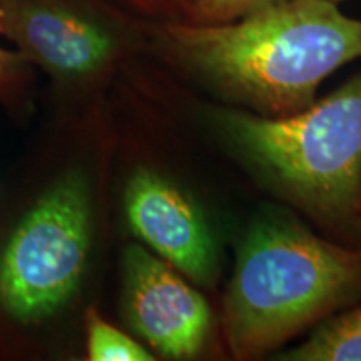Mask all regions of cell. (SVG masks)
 I'll return each mask as SVG.
<instances>
[{
    "instance_id": "7",
    "label": "cell",
    "mask_w": 361,
    "mask_h": 361,
    "mask_svg": "<svg viewBox=\"0 0 361 361\" xmlns=\"http://www.w3.org/2000/svg\"><path fill=\"white\" fill-rule=\"evenodd\" d=\"M124 209L147 250L196 286H214L219 245L206 214L179 184L154 169H135L124 188Z\"/></svg>"
},
{
    "instance_id": "2",
    "label": "cell",
    "mask_w": 361,
    "mask_h": 361,
    "mask_svg": "<svg viewBox=\"0 0 361 361\" xmlns=\"http://www.w3.org/2000/svg\"><path fill=\"white\" fill-rule=\"evenodd\" d=\"M361 300V247L311 231L283 207H266L238 247L221 326L236 360L273 353Z\"/></svg>"
},
{
    "instance_id": "13",
    "label": "cell",
    "mask_w": 361,
    "mask_h": 361,
    "mask_svg": "<svg viewBox=\"0 0 361 361\" xmlns=\"http://www.w3.org/2000/svg\"><path fill=\"white\" fill-rule=\"evenodd\" d=\"M329 2H335V4H340V2H345V0H329Z\"/></svg>"
},
{
    "instance_id": "5",
    "label": "cell",
    "mask_w": 361,
    "mask_h": 361,
    "mask_svg": "<svg viewBox=\"0 0 361 361\" xmlns=\"http://www.w3.org/2000/svg\"><path fill=\"white\" fill-rule=\"evenodd\" d=\"M92 191L82 171L61 174L34 202L0 258V306L34 324L78 293L89 263Z\"/></svg>"
},
{
    "instance_id": "12",
    "label": "cell",
    "mask_w": 361,
    "mask_h": 361,
    "mask_svg": "<svg viewBox=\"0 0 361 361\" xmlns=\"http://www.w3.org/2000/svg\"><path fill=\"white\" fill-rule=\"evenodd\" d=\"M147 20L180 19L188 0H116Z\"/></svg>"
},
{
    "instance_id": "4",
    "label": "cell",
    "mask_w": 361,
    "mask_h": 361,
    "mask_svg": "<svg viewBox=\"0 0 361 361\" xmlns=\"http://www.w3.org/2000/svg\"><path fill=\"white\" fill-rule=\"evenodd\" d=\"M147 25L116 0H0L6 42L78 96L107 87L146 56Z\"/></svg>"
},
{
    "instance_id": "1",
    "label": "cell",
    "mask_w": 361,
    "mask_h": 361,
    "mask_svg": "<svg viewBox=\"0 0 361 361\" xmlns=\"http://www.w3.org/2000/svg\"><path fill=\"white\" fill-rule=\"evenodd\" d=\"M146 56L229 106L281 117L361 59V20L329 0H288L226 24L149 20Z\"/></svg>"
},
{
    "instance_id": "6",
    "label": "cell",
    "mask_w": 361,
    "mask_h": 361,
    "mask_svg": "<svg viewBox=\"0 0 361 361\" xmlns=\"http://www.w3.org/2000/svg\"><path fill=\"white\" fill-rule=\"evenodd\" d=\"M123 313L130 328L166 360H192L213 335V310L174 266L142 245L123 255Z\"/></svg>"
},
{
    "instance_id": "9",
    "label": "cell",
    "mask_w": 361,
    "mask_h": 361,
    "mask_svg": "<svg viewBox=\"0 0 361 361\" xmlns=\"http://www.w3.org/2000/svg\"><path fill=\"white\" fill-rule=\"evenodd\" d=\"M85 351L90 361H149L152 351L102 318L97 310L85 313Z\"/></svg>"
},
{
    "instance_id": "3",
    "label": "cell",
    "mask_w": 361,
    "mask_h": 361,
    "mask_svg": "<svg viewBox=\"0 0 361 361\" xmlns=\"http://www.w3.org/2000/svg\"><path fill=\"white\" fill-rule=\"evenodd\" d=\"M207 114L219 141L259 183L328 231L361 238V71L296 114L233 106Z\"/></svg>"
},
{
    "instance_id": "8",
    "label": "cell",
    "mask_w": 361,
    "mask_h": 361,
    "mask_svg": "<svg viewBox=\"0 0 361 361\" xmlns=\"http://www.w3.org/2000/svg\"><path fill=\"white\" fill-rule=\"evenodd\" d=\"M284 361H361V305L329 316L305 343L284 351Z\"/></svg>"
},
{
    "instance_id": "14",
    "label": "cell",
    "mask_w": 361,
    "mask_h": 361,
    "mask_svg": "<svg viewBox=\"0 0 361 361\" xmlns=\"http://www.w3.org/2000/svg\"><path fill=\"white\" fill-rule=\"evenodd\" d=\"M188 4H189V0H188Z\"/></svg>"
},
{
    "instance_id": "10",
    "label": "cell",
    "mask_w": 361,
    "mask_h": 361,
    "mask_svg": "<svg viewBox=\"0 0 361 361\" xmlns=\"http://www.w3.org/2000/svg\"><path fill=\"white\" fill-rule=\"evenodd\" d=\"M0 29V104L8 109H20L29 101L35 69L19 51L7 47Z\"/></svg>"
},
{
    "instance_id": "11",
    "label": "cell",
    "mask_w": 361,
    "mask_h": 361,
    "mask_svg": "<svg viewBox=\"0 0 361 361\" xmlns=\"http://www.w3.org/2000/svg\"><path fill=\"white\" fill-rule=\"evenodd\" d=\"M288 0H189L180 20L191 24H226Z\"/></svg>"
}]
</instances>
